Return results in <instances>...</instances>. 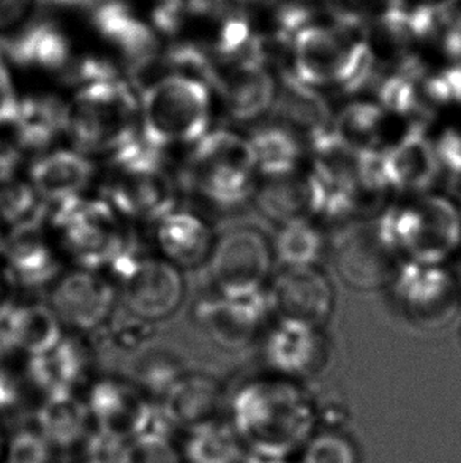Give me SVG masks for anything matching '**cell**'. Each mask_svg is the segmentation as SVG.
I'll return each mask as SVG.
<instances>
[{
	"label": "cell",
	"instance_id": "2",
	"mask_svg": "<svg viewBox=\"0 0 461 463\" xmlns=\"http://www.w3.org/2000/svg\"><path fill=\"white\" fill-rule=\"evenodd\" d=\"M141 139L165 151L173 146H194L212 122V90L198 76L171 73L144 89Z\"/></svg>",
	"mask_w": 461,
	"mask_h": 463
},
{
	"label": "cell",
	"instance_id": "9",
	"mask_svg": "<svg viewBox=\"0 0 461 463\" xmlns=\"http://www.w3.org/2000/svg\"><path fill=\"white\" fill-rule=\"evenodd\" d=\"M211 276L220 296L245 298L268 289L275 272L274 244L256 228H236L213 245Z\"/></svg>",
	"mask_w": 461,
	"mask_h": 463
},
{
	"label": "cell",
	"instance_id": "33",
	"mask_svg": "<svg viewBox=\"0 0 461 463\" xmlns=\"http://www.w3.org/2000/svg\"><path fill=\"white\" fill-rule=\"evenodd\" d=\"M14 119L0 126V175H14L24 154Z\"/></svg>",
	"mask_w": 461,
	"mask_h": 463
},
{
	"label": "cell",
	"instance_id": "17",
	"mask_svg": "<svg viewBox=\"0 0 461 463\" xmlns=\"http://www.w3.org/2000/svg\"><path fill=\"white\" fill-rule=\"evenodd\" d=\"M89 405L99 420L100 432L120 441L147 432L156 413L135 389L109 380L92 389Z\"/></svg>",
	"mask_w": 461,
	"mask_h": 463
},
{
	"label": "cell",
	"instance_id": "12",
	"mask_svg": "<svg viewBox=\"0 0 461 463\" xmlns=\"http://www.w3.org/2000/svg\"><path fill=\"white\" fill-rule=\"evenodd\" d=\"M392 282L400 310L412 325L437 329L460 307V283L444 266L406 263Z\"/></svg>",
	"mask_w": 461,
	"mask_h": 463
},
{
	"label": "cell",
	"instance_id": "15",
	"mask_svg": "<svg viewBox=\"0 0 461 463\" xmlns=\"http://www.w3.org/2000/svg\"><path fill=\"white\" fill-rule=\"evenodd\" d=\"M114 288L105 277L94 270H75L62 277L52 293L57 317L78 329H94L111 312Z\"/></svg>",
	"mask_w": 461,
	"mask_h": 463
},
{
	"label": "cell",
	"instance_id": "34",
	"mask_svg": "<svg viewBox=\"0 0 461 463\" xmlns=\"http://www.w3.org/2000/svg\"><path fill=\"white\" fill-rule=\"evenodd\" d=\"M124 451V441L99 432L89 439L86 463H122Z\"/></svg>",
	"mask_w": 461,
	"mask_h": 463
},
{
	"label": "cell",
	"instance_id": "21",
	"mask_svg": "<svg viewBox=\"0 0 461 463\" xmlns=\"http://www.w3.org/2000/svg\"><path fill=\"white\" fill-rule=\"evenodd\" d=\"M158 245L169 263L193 268L212 255L213 236L204 220L193 213H171L156 230Z\"/></svg>",
	"mask_w": 461,
	"mask_h": 463
},
{
	"label": "cell",
	"instance_id": "25",
	"mask_svg": "<svg viewBox=\"0 0 461 463\" xmlns=\"http://www.w3.org/2000/svg\"><path fill=\"white\" fill-rule=\"evenodd\" d=\"M88 408L71 395H48L38 411V426L50 445L70 448L81 441L88 426Z\"/></svg>",
	"mask_w": 461,
	"mask_h": 463
},
{
	"label": "cell",
	"instance_id": "35",
	"mask_svg": "<svg viewBox=\"0 0 461 463\" xmlns=\"http://www.w3.org/2000/svg\"><path fill=\"white\" fill-rule=\"evenodd\" d=\"M19 99L13 82L12 73L5 59L0 54V126L16 118Z\"/></svg>",
	"mask_w": 461,
	"mask_h": 463
},
{
	"label": "cell",
	"instance_id": "26",
	"mask_svg": "<svg viewBox=\"0 0 461 463\" xmlns=\"http://www.w3.org/2000/svg\"><path fill=\"white\" fill-rule=\"evenodd\" d=\"M46 201L35 192L31 182L14 175H0V222L10 226L43 223Z\"/></svg>",
	"mask_w": 461,
	"mask_h": 463
},
{
	"label": "cell",
	"instance_id": "3",
	"mask_svg": "<svg viewBox=\"0 0 461 463\" xmlns=\"http://www.w3.org/2000/svg\"><path fill=\"white\" fill-rule=\"evenodd\" d=\"M378 232L408 263L441 266L461 245L460 209L443 196L416 194L387 211Z\"/></svg>",
	"mask_w": 461,
	"mask_h": 463
},
{
	"label": "cell",
	"instance_id": "19",
	"mask_svg": "<svg viewBox=\"0 0 461 463\" xmlns=\"http://www.w3.org/2000/svg\"><path fill=\"white\" fill-rule=\"evenodd\" d=\"M2 255L16 280L27 287H40L59 274V260L42 223L19 226L8 232Z\"/></svg>",
	"mask_w": 461,
	"mask_h": 463
},
{
	"label": "cell",
	"instance_id": "20",
	"mask_svg": "<svg viewBox=\"0 0 461 463\" xmlns=\"http://www.w3.org/2000/svg\"><path fill=\"white\" fill-rule=\"evenodd\" d=\"M62 327L57 313L42 304L14 306L0 323V342L40 356L62 340Z\"/></svg>",
	"mask_w": 461,
	"mask_h": 463
},
{
	"label": "cell",
	"instance_id": "8",
	"mask_svg": "<svg viewBox=\"0 0 461 463\" xmlns=\"http://www.w3.org/2000/svg\"><path fill=\"white\" fill-rule=\"evenodd\" d=\"M97 33L124 57L143 89L168 75L160 33L122 0H100L90 10Z\"/></svg>",
	"mask_w": 461,
	"mask_h": 463
},
{
	"label": "cell",
	"instance_id": "14",
	"mask_svg": "<svg viewBox=\"0 0 461 463\" xmlns=\"http://www.w3.org/2000/svg\"><path fill=\"white\" fill-rule=\"evenodd\" d=\"M2 46L6 56L24 69L63 71L75 63L69 37L48 19L23 23L2 37Z\"/></svg>",
	"mask_w": 461,
	"mask_h": 463
},
{
	"label": "cell",
	"instance_id": "36",
	"mask_svg": "<svg viewBox=\"0 0 461 463\" xmlns=\"http://www.w3.org/2000/svg\"><path fill=\"white\" fill-rule=\"evenodd\" d=\"M33 0H0V38L24 23V16Z\"/></svg>",
	"mask_w": 461,
	"mask_h": 463
},
{
	"label": "cell",
	"instance_id": "32",
	"mask_svg": "<svg viewBox=\"0 0 461 463\" xmlns=\"http://www.w3.org/2000/svg\"><path fill=\"white\" fill-rule=\"evenodd\" d=\"M50 443L43 435L19 432L10 441L6 463H50Z\"/></svg>",
	"mask_w": 461,
	"mask_h": 463
},
{
	"label": "cell",
	"instance_id": "39",
	"mask_svg": "<svg viewBox=\"0 0 461 463\" xmlns=\"http://www.w3.org/2000/svg\"><path fill=\"white\" fill-rule=\"evenodd\" d=\"M42 5L61 10H76V8H94L100 0H38Z\"/></svg>",
	"mask_w": 461,
	"mask_h": 463
},
{
	"label": "cell",
	"instance_id": "10",
	"mask_svg": "<svg viewBox=\"0 0 461 463\" xmlns=\"http://www.w3.org/2000/svg\"><path fill=\"white\" fill-rule=\"evenodd\" d=\"M272 315L281 323L325 329L335 310V289L318 264H281L268 285Z\"/></svg>",
	"mask_w": 461,
	"mask_h": 463
},
{
	"label": "cell",
	"instance_id": "1",
	"mask_svg": "<svg viewBox=\"0 0 461 463\" xmlns=\"http://www.w3.org/2000/svg\"><path fill=\"white\" fill-rule=\"evenodd\" d=\"M67 133L82 154H116L139 138L141 105L120 78L82 84L67 105Z\"/></svg>",
	"mask_w": 461,
	"mask_h": 463
},
{
	"label": "cell",
	"instance_id": "29",
	"mask_svg": "<svg viewBox=\"0 0 461 463\" xmlns=\"http://www.w3.org/2000/svg\"><path fill=\"white\" fill-rule=\"evenodd\" d=\"M187 458L192 463H237L240 446L228 427L204 422L194 427L188 439Z\"/></svg>",
	"mask_w": 461,
	"mask_h": 463
},
{
	"label": "cell",
	"instance_id": "23",
	"mask_svg": "<svg viewBox=\"0 0 461 463\" xmlns=\"http://www.w3.org/2000/svg\"><path fill=\"white\" fill-rule=\"evenodd\" d=\"M219 384L207 376H187L169 386L163 405L166 420L177 426H200L220 403Z\"/></svg>",
	"mask_w": 461,
	"mask_h": 463
},
{
	"label": "cell",
	"instance_id": "28",
	"mask_svg": "<svg viewBox=\"0 0 461 463\" xmlns=\"http://www.w3.org/2000/svg\"><path fill=\"white\" fill-rule=\"evenodd\" d=\"M325 249V239L313 222H287L274 242L275 258L281 264H318Z\"/></svg>",
	"mask_w": 461,
	"mask_h": 463
},
{
	"label": "cell",
	"instance_id": "6",
	"mask_svg": "<svg viewBox=\"0 0 461 463\" xmlns=\"http://www.w3.org/2000/svg\"><path fill=\"white\" fill-rule=\"evenodd\" d=\"M188 179L206 200L237 206L258 188V163L249 139L228 130H213L193 146Z\"/></svg>",
	"mask_w": 461,
	"mask_h": 463
},
{
	"label": "cell",
	"instance_id": "40",
	"mask_svg": "<svg viewBox=\"0 0 461 463\" xmlns=\"http://www.w3.org/2000/svg\"><path fill=\"white\" fill-rule=\"evenodd\" d=\"M239 6H249V8H255V6L268 5L272 4L275 0H230Z\"/></svg>",
	"mask_w": 461,
	"mask_h": 463
},
{
	"label": "cell",
	"instance_id": "13",
	"mask_svg": "<svg viewBox=\"0 0 461 463\" xmlns=\"http://www.w3.org/2000/svg\"><path fill=\"white\" fill-rule=\"evenodd\" d=\"M196 315L217 344L237 350L259 337L272 310L266 289L245 298L219 295L213 299L201 302Z\"/></svg>",
	"mask_w": 461,
	"mask_h": 463
},
{
	"label": "cell",
	"instance_id": "27",
	"mask_svg": "<svg viewBox=\"0 0 461 463\" xmlns=\"http://www.w3.org/2000/svg\"><path fill=\"white\" fill-rule=\"evenodd\" d=\"M458 0H389L384 19L406 37L424 35Z\"/></svg>",
	"mask_w": 461,
	"mask_h": 463
},
{
	"label": "cell",
	"instance_id": "11",
	"mask_svg": "<svg viewBox=\"0 0 461 463\" xmlns=\"http://www.w3.org/2000/svg\"><path fill=\"white\" fill-rule=\"evenodd\" d=\"M111 268L122 282L127 306L139 318H166L181 306L183 280L168 260L139 257L131 247Z\"/></svg>",
	"mask_w": 461,
	"mask_h": 463
},
{
	"label": "cell",
	"instance_id": "16",
	"mask_svg": "<svg viewBox=\"0 0 461 463\" xmlns=\"http://www.w3.org/2000/svg\"><path fill=\"white\" fill-rule=\"evenodd\" d=\"M266 356L281 375H315L327 363L329 344L323 329L277 321L266 338Z\"/></svg>",
	"mask_w": 461,
	"mask_h": 463
},
{
	"label": "cell",
	"instance_id": "7",
	"mask_svg": "<svg viewBox=\"0 0 461 463\" xmlns=\"http://www.w3.org/2000/svg\"><path fill=\"white\" fill-rule=\"evenodd\" d=\"M52 223L63 247L86 269L111 266L131 249L120 215L108 201L76 198L56 204Z\"/></svg>",
	"mask_w": 461,
	"mask_h": 463
},
{
	"label": "cell",
	"instance_id": "22",
	"mask_svg": "<svg viewBox=\"0 0 461 463\" xmlns=\"http://www.w3.org/2000/svg\"><path fill=\"white\" fill-rule=\"evenodd\" d=\"M14 126L24 151H43L67 133V105L50 95L25 97L19 100Z\"/></svg>",
	"mask_w": 461,
	"mask_h": 463
},
{
	"label": "cell",
	"instance_id": "18",
	"mask_svg": "<svg viewBox=\"0 0 461 463\" xmlns=\"http://www.w3.org/2000/svg\"><path fill=\"white\" fill-rule=\"evenodd\" d=\"M94 177V165L86 154L57 149L37 158L29 171L32 187L54 206L81 198Z\"/></svg>",
	"mask_w": 461,
	"mask_h": 463
},
{
	"label": "cell",
	"instance_id": "37",
	"mask_svg": "<svg viewBox=\"0 0 461 463\" xmlns=\"http://www.w3.org/2000/svg\"><path fill=\"white\" fill-rule=\"evenodd\" d=\"M19 282L12 269L6 266L4 258L0 260V323L6 318L16 306Z\"/></svg>",
	"mask_w": 461,
	"mask_h": 463
},
{
	"label": "cell",
	"instance_id": "31",
	"mask_svg": "<svg viewBox=\"0 0 461 463\" xmlns=\"http://www.w3.org/2000/svg\"><path fill=\"white\" fill-rule=\"evenodd\" d=\"M304 463H357V456L346 439L329 433L308 446Z\"/></svg>",
	"mask_w": 461,
	"mask_h": 463
},
{
	"label": "cell",
	"instance_id": "41",
	"mask_svg": "<svg viewBox=\"0 0 461 463\" xmlns=\"http://www.w3.org/2000/svg\"><path fill=\"white\" fill-rule=\"evenodd\" d=\"M2 359H4V348H2V342H0V369H2Z\"/></svg>",
	"mask_w": 461,
	"mask_h": 463
},
{
	"label": "cell",
	"instance_id": "30",
	"mask_svg": "<svg viewBox=\"0 0 461 463\" xmlns=\"http://www.w3.org/2000/svg\"><path fill=\"white\" fill-rule=\"evenodd\" d=\"M122 463H181V460L165 435L144 433L130 446H125Z\"/></svg>",
	"mask_w": 461,
	"mask_h": 463
},
{
	"label": "cell",
	"instance_id": "42",
	"mask_svg": "<svg viewBox=\"0 0 461 463\" xmlns=\"http://www.w3.org/2000/svg\"><path fill=\"white\" fill-rule=\"evenodd\" d=\"M0 448H2V439H0Z\"/></svg>",
	"mask_w": 461,
	"mask_h": 463
},
{
	"label": "cell",
	"instance_id": "38",
	"mask_svg": "<svg viewBox=\"0 0 461 463\" xmlns=\"http://www.w3.org/2000/svg\"><path fill=\"white\" fill-rule=\"evenodd\" d=\"M19 392L16 383L0 369V411L8 410L18 402Z\"/></svg>",
	"mask_w": 461,
	"mask_h": 463
},
{
	"label": "cell",
	"instance_id": "4",
	"mask_svg": "<svg viewBox=\"0 0 461 463\" xmlns=\"http://www.w3.org/2000/svg\"><path fill=\"white\" fill-rule=\"evenodd\" d=\"M162 154L160 149L137 138L111 156L107 196L118 215L162 220L173 213L174 182L163 163Z\"/></svg>",
	"mask_w": 461,
	"mask_h": 463
},
{
	"label": "cell",
	"instance_id": "24",
	"mask_svg": "<svg viewBox=\"0 0 461 463\" xmlns=\"http://www.w3.org/2000/svg\"><path fill=\"white\" fill-rule=\"evenodd\" d=\"M86 365V354L80 344L71 338H62L52 350L32 356L29 375L38 388L48 395L70 392V388Z\"/></svg>",
	"mask_w": 461,
	"mask_h": 463
},
{
	"label": "cell",
	"instance_id": "5",
	"mask_svg": "<svg viewBox=\"0 0 461 463\" xmlns=\"http://www.w3.org/2000/svg\"><path fill=\"white\" fill-rule=\"evenodd\" d=\"M293 44L299 80L313 86L351 81L372 59L367 35L355 19L304 23L296 29Z\"/></svg>",
	"mask_w": 461,
	"mask_h": 463
}]
</instances>
